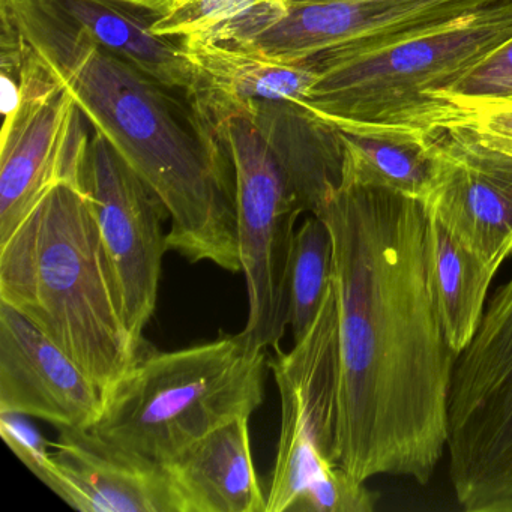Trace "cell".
Here are the masks:
<instances>
[{"label": "cell", "instance_id": "cell-1", "mask_svg": "<svg viewBox=\"0 0 512 512\" xmlns=\"http://www.w3.org/2000/svg\"><path fill=\"white\" fill-rule=\"evenodd\" d=\"M314 215L334 245L338 464L359 481L427 484L448 445L458 358L428 281L427 212L392 191L340 185Z\"/></svg>", "mask_w": 512, "mask_h": 512}, {"label": "cell", "instance_id": "cell-2", "mask_svg": "<svg viewBox=\"0 0 512 512\" xmlns=\"http://www.w3.org/2000/svg\"><path fill=\"white\" fill-rule=\"evenodd\" d=\"M53 79L169 211L170 250L241 271L232 163L187 95L98 46L50 0H0Z\"/></svg>", "mask_w": 512, "mask_h": 512}, {"label": "cell", "instance_id": "cell-3", "mask_svg": "<svg viewBox=\"0 0 512 512\" xmlns=\"http://www.w3.org/2000/svg\"><path fill=\"white\" fill-rule=\"evenodd\" d=\"M0 302L31 320L106 392L142 352L128 329L91 202L53 187L0 242Z\"/></svg>", "mask_w": 512, "mask_h": 512}, {"label": "cell", "instance_id": "cell-4", "mask_svg": "<svg viewBox=\"0 0 512 512\" xmlns=\"http://www.w3.org/2000/svg\"><path fill=\"white\" fill-rule=\"evenodd\" d=\"M268 350L242 337L160 352L146 344L104 392L89 430L121 451L166 467L212 431L250 418L265 398Z\"/></svg>", "mask_w": 512, "mask_h": 512}, {"label": "cell", "instance_id": "cell-5", "mask_svg": "<svg viewBox=\"0 0 512 512\" xmlns=\"http://www.w3.org/2000/svg\"><path fill=\"white\" fill-rule=\"evenodd\" d=\"M512 38V0L436 31L319 71L304 106L322 118L424 128L439 95L454 91Z\"/></svg>", "mask_w": 512, "mask_h": 512}, {"label": "cell", "instance_id": "cell-6", "mask_svg": "<svg viewBox=\"0 0 512 512\" xmlns=\"http://www.w3.org/2000/svg\"><path fill=\"white\" fill-rule=\"evenodd\" d=\"M446 449L461 509L512 512V277L455 362Z\"/></svg>", "mask_w": 512, "mask_h": 512}, {"label": "cell", "instance_id": "cell-7", "mask_svg": "<svg viewBox=\"0 0 512 512\" xmlns=\"http://www.w3.org/2000/svg\"><path fill=\"white\" fill-rule=\"evenodd\" d=\"M235 175L239 260L247 283L250 346H280L289 326V275L295 224L304 214L295 179L254 116H236L217 130Z\"/></svg>", "mask_w": 512, "mask_h": 512}, {"label": "cell", "instance_id": "cell-8", "mask_svg": "<svg viewBox=\"0 0 512 512\" xmlns=\"http://www.w3.org/2000/svg\"><path fill=\"white\" fill-rule=\"evenodd\" d=\"M269 359L281 400V431L266 512H287L338 464L340 355L334 287L307 334Z\"/></svg>", "mask_w": 512, "mask_h": 512}, {"label": "cell", "instance_id": "cell-9", "mask_svg": "<svg viewBox=\"0 0 512 512\" xmlns=\"http://www.w3.org/2000/svg\"><path fill=\"white\" fill-rule=\"evenodd\" d=\"M101 242L112 268L125 320L134 340L157 307L161 265L169 248V211L158 194L101 134L92 131L82 170Z\"/></svg>", "mask_w": 512, "mask_h": 512}, {"label": "cell", "instance_id": "cell-10", "mask_svg": "<svg viewBox=\"0 0 512 512\" xmlns=\"http://www.w3.org/2000/svg\"><path fill=\"white\" fill-rule=\"evenodd\" d=\"M5 116L0 140V242L59 184L82 188L92 133L76 101L38 61Z\"/></svg>", "mask_w": 512, "mask_h": 512}, {"label": "cell", "instance_id": "cell-11", "mask_svg": "<svg viewBox=\"0 0 512 512\" xmlns=\"http://www.w3.org/2000/svg\"><path fill=\"white\" fill-rule=\"evenodd\" d=\"M502 0H346L289 5L244 47L317 71L421 37Z\"/></svg>", "mask_w": 512, "mask_h": 512}, {"label": "cell", "instance_id": "cell-12", "mask_svg": "<svg viewBox=\"0 0 512 512\" xmlns=\"http://www.w3.org/2000/svg\"><path fill=\"white\" fill-rule=\"evenodd\" d=\"M425 211L499 271L512 256V157L463 128L437 131Z\"/></svg>", "mask_w": 512, "mask_h": 512}, {"label": "cell", "instance_id": "cell-13", "mask_svg": "<svg viewBox=\"0 0 512 512\" xmlns=\"http://www.w3.org/2000/svg\"><path fill=\"white\" fill-rule=\"evenodd\" d=\"M103 406L104 389L31 320L0 302V413L89 430Z\"/></svg>", "mask_w": 512, "mask_h": 512}, {"label": "cell", "instance_id": "cell-14", "mask_svg": "<svg viewBox=\"0 0 512 512\" xmlns=\"http://www.w3.org/2000/svg\"><path fill=\"white\" fill-rule=\"evenodd\" d=\"M50 490L82 512H184L169 470L133 457L86 428H59Z\"/></svg>", "mask_w": 512, "mask_h": 512}, {"label": "cell", "instance_id": "cell-15", "mask_svg": "<svg viewBox=\"0 0 512 512\" xmlns=\"http://www.w3.org/2000/svg\"><path fill=\"white\" fill-rule=\"evenodd\" d=\"M184 47L196 74L190 101L215 136L221 125L250 115L257 104H304L320 77L308 61H280L250 47L217 43Z\"/></svg>", "mask_w": 512, "mask_h": 512}, {"label": "cell", "instance_id": "cell-16", "mask_svg": "<svg viewBox=\"0 0 512 512\" xmlns=\"http://www.w3.org/2000/svg\"><path fill=\"white\" fill-rule=\"evenodd\" d=\"M98 46L190 98L194 65L181 41L154 32L163 0H50Z\"/></svg>", "mask_w": 512, "mask_h": 512}, {"label": "cell", "instance_id": "cell-17", "mask_svg": "<svg viewBox=\"0 0 512 512\" xmlns=\"http://www.w3.org/2000/svg\"><path fill=\"white\" fill-rule=\"evenodd\" d=\"M166 469L184 512H266L251 452L250 418L212 431Z\"/></svg>", "mask_w": 512, "mask_h": 512}, {"label": "cell", "instance_id": "cell-18", "mask_svg": "<svg viewBox=\"0 0 512 512\" xmlns=\"http://www.w3.org/2000/svg\"><path fill=\"white\" fill-rule=\"evenodd\" d=\"M323 119L340 134L341 187L379 188L419 202L425 199L433 179L437 133L413 125Z\"/></svg>", "mask_w": 512, "mask_h": 512}, {"label": "cell", "instance_id": "cell-19", "mask_svg": "<svg viewBox=\"0 0 512 512\" xmlns=\"http://www.w3.org/2000/svg\"><path fill=\"white\" fill-rule=\"evenodd\" d=\"M425 253L428 281L440 323L446 340L460 355L484 316L488 287L497 271L467 250L430 215Z\"/></svg>", "mask_w": 512, "mask_h": 512}, {"label": "cell", "instance_id": "cell-20", "mask_svg": "<svg viewBox=\"0 0 512 512\" xmlns=\"http://www.w3.org/2000/svg\"><path fill=\"white\" fill-rule=\"evenodd\" d=\"M289 8V0H163L154 32L181 43L245 46Z\"/></svg>", "mask_w": 512, "mask_h": 512}, {"label": "cell", "instance_id": "cell-21", "mask_svg": "<svg viewBox=\"0 0 512 512\" xmlns=\"http://www.w3.org/2000/svg\"><path fill=\"white\" fill-rule=\"evenodd\" d=\"M334 245L328 226L311 214L296 230L289 275V326L301 340L322 310L332 287Z\"/></svg>", "mask_w": 512, "mask_h": 512}, {"label": "cell", "instance_id": "cell-22", "mask_svg": "<svg viewBox=\"0 0 512 512\" xmlns=\"http://www.w3.org/2000/svg\"><path fill=\"white\" fill-rule=\"evenodd\" d=\"M428 131L463 128L482 145L512 157V100L445 97L425 124Z\"/></svg>", "mask_w": 512, "mask_h": 512}, {"label": "cell", "instance_id": "cell-23", "mask_svg": "<svg viewBox=\"0 0 512 512\" xmlns=\"http://www.w3.org/2000/svg\"><path fill=\"white\" fill-rule=\"evenodd\" d=\"M377 499L364 481L338 466L305 488L289 512H371Z\"/></svg>", "mask_w": 512, "mask_h": 512}, {"label": "cell", "instance_id": "cell-24", "mask_svg": "<svg viewBox=\"0 0 512 512\" xmlns=\"http://www.w3.org/2000/svg\"><path fill=\"white\" fill-rule=\"evenodd\" d=\"M0 436L16 457L44 485L49 487L53 484L56 464L52 452L49 451L52 446L31 422L26 421L25 416L16 415V413H0Z\"/></svg>", "mask_w": 512, "mask_h": 512}, {"label": "cell", "instance_id": "cell-25", "mask_svg": "<svg viewBox=\"0 0 512 512\" xmlns=\"http://www.w3.org/2000/svg\"><path fill=\"white\" fill-rule=\"evenodd\" d=\"M511 94L512 38H509L493 55L488 56L478 68H475L463 82L458 83L454 91L439 95L434 101L433 110L437 101L445 95L460 98H505ZM433 110H431V113H433Z\"/></svg>", "mask_w": 512, "mask_h": 512}, {"label": "cell", "instance_id": "cell-26", "mask_svg": "<svg viewBox=\"0 0 512 512\" xmlns=\"http://www.w3.org/2000/svg\"><path fill=\"white\" fill-rule=\"evenodd\" d=\"M332 2H346V0H289V5L332 4Z\"/></svg>", "mask_w": 512, "mask_h": 512}, {"label": "cell", "instance_id": "cell-27", "mask_svg": "<svg viewBox=\"0 0 512 512\" xmlns=\"http://www.w3.org/2000/svg\"><path fill=\"white\" fill-rule=\"evenodd\" d=\"M500 100H512V94L508 95V97L500 98Z\"/></svg>", "mask_w": 512, "mask_h": 512}]
</instances>
